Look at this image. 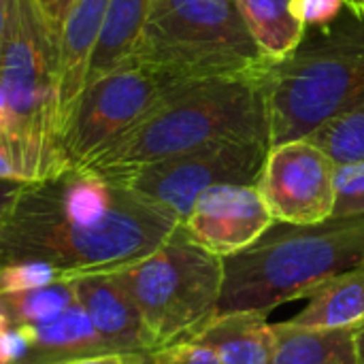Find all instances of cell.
Listing matches in <instances>:
<instances>
[{
	"label": "cell",
	"mask_w": 364,
	"mask_h": 364,
	"mask_svg": "<svg viewBox=\"0 0 364 364\" xmlns=\"http://www.w3.org/2000/svg\"><path fill=\"white\" fill-rule=\"evenodd\" d=\"M273 331L271 364H358L356 328H301L277 322Z\"/></svg>",
	"instance_id": "ac0fdd59"
},
{
	"label": "cell",
	"mask_w": 364,
	"mask_h": 364,
	"mask_svg": "<svg viewBox=\"0 0 364 364\" xmlns=\"http://www.w3.org/2000/svg\"><path fill=\"white\" fill-rule=\"evenodd\" d=\"M113 273L139 309L154 352L192 337L220 311L224 262L181 224L156 252Z\"/></svg>",
	"instance_id": "52a82bcc"
},
{
	"label": "cell",
	"mask_w": 364,
	"mask_h": 364,
	"mask_svg": "<svg viewBox=\"0 0 364 364\" xmlns=\"http://www.w3.org/2000/svg\"><path fill=\"white\" fill-rule=\"evenodd\" d=\"M11 6H13V0H0V49H2L4 36H6V30H9Z\"/></svg>",
	"instance_id": "f546056e"
},
{
	"label": "cell",
	"mask_w": 364,
	"mask_h": 364,
	"mask_svg": "<svg viewBox=\"0 0 364 364\" xmlns=\"http://www.w3.org/2000/svg\"><path fill=\"white\" fill-rule=\"evenodd\" d=\"M73 277L47 286L0 294V318L9 326H38L62 316L75 305Z\"/></svg>",
	"instance_id": "ffe728a7"
},
{
	"label": "cell",
	"mask_w": 364,
	"mask_h": 364,
	"mask_svg": "<svg viewBox=\"0 0 364 364\" xmlns=\"http://www.w3.org/2000/svg\"><path fill=\"white\" fill-rule=\"evenodd\" d=\"M346 4H348V9H350L352 13L364 17V0H346Z\"/></svg>",
	"instance_id": "1f68e13d"
},
{
	"label": "cell",
	"mask_w": 364,
	"mask_h": 364,
	"mask_svg": "<svg viewBox=\"0 0 364 364\" xmlns=\"http://www.w3.org/2000/svg\"><path fill=\"white\" fill-rule=\"evenodd\" d=\"M0 85L9 105V143L26 181L70 168L60 115L58 43L34 0H13L0 49Z\"/></svg>",
	"instance_id": "5b68a950"
},
{
	"label": "cell",
	"mask_w": 364,
	"mask_h": 364,
	"mask_svg": "<svg viewBox=\"0 0 364 364\" xmlns=\"http://www.w3.org/2000/svg\"><path fill=\"white\" fill-rule=\"evenodd\" d=\"M21 328L28 337V352L19 364H66L96 354H109L79 303L70 305L51 322Z\"/></svg>",
	"instance_id": "9a60e30c"
},
{
	"label": "cell",
	"mask_w": 364,
	"mask_h": 364,
	"mask_svg": "<svg viewBox=\"0 0 364 364\" xmlns=\"http://www.w3.org/2000/svg\"><path fill=\"white\" fill-rule=\"evenodd\" d=\"M149 364H222L218 354L192 339L171 343L149 354Z\"/></svg>",
	"instance_id": "cb8c5ba5"
},
{
	"label": "cell",
	"mask_w": 364,
	"mask_h": 364,
	"mask_svg": "<svg viewBox=\"0 0 364 364\" xmlns=\"http://www.w3.org/2000/svg\"><path fill=\"white\" fill-rule=\"evenodd\" d=\"M364 215V162L343 164L335 171L333 218Z\"/></svg>",
	"instance_id": "603a6c76"
},
{
	"label": "cell",
	"mask_w": 364,
	"mask_h": 364,
	"mask_svg": "<svg viewBox=\"0 0 364 364\" xmlns=\"http://www.w3.org/2000/svg\"><path fill=\"white\" fill-rule=\"evenodd\" d=\"M224 139L269 143L260 77L173 83L126 136L81 168L115 179Z\"/></svg>",
	"instance_id": "7a4b0ae2"
},
{
	"label": "cell",
	"mask_w": 364,
	"mask_h": 364,
	"mask_svg": "<svg viewBox=\"0 0 364 364\" xmlns=\"http://www.w3.org/2000/svg\"><path fill=\"white\" fill-rule=\"evenodd\" d=\"M364 260V215L318 224L273 222L252 245L222 258L220 311L271 314Z\"/></svg>",
	"instance_id": "3957f363"
},
{
	"label": "cell",
	"mask_w": 364,
	"mask_h": 364,
	"mask_svg": "<svg viewBox=\"0 0 364 364\" xmlns=\"http://www.w3.org/2000/svg\"><path fill=\"white\" fill-rule=\"evenodd\" d=\"M21 188H23V183H19V181L0 179V230H2V224H4V220H6V215H9V211H11Z\"/></svg>",
	"instance_id": "f1b7e54d"
},
{
	"label": "cell",
	"mask_w": 364,
	"mask_h": 364,
	"mask_svg": "<svg viewBox=\"0 0 364 364\" xmlns=\"http://www.w3.org/2000/svg\"><path fill=\"white\" fill-rule=\"evenodd\" d=\"M188 339L211 348L222 364H271L275 352V331L262 311L215 314Z\"/></svg>",
	"instance_id": "5bb4252c"
},
{
	"label": "cell",
	"mask_w": 364,
	"mask_h": 364,
	"mask_svg": "<svg viewBox=\"0 0 364 364\" xmlns=\"http://www.w3.org/2000/svg\"><path fill=\"white\" fill-rule=\"evenodd\" d=\"M267 154V141L224 139L194 151L141 166L111 181H117L139 196L168 209L179 218V222H183L205 190L224 183L256 186L264 168Z\"/></svg>",
	"instance_id": "ba28073f"
},
{
	"label": "cell",
	"mask_w": 364,
	"mask_h": 364,
	"mask_svg": "<svg viewBox=\"0 0 364 364\" xmlns=\"http://www.w3.org/2000/svg\"><path fill=\"white\" fill-rule=\"evenodd\" d=\"M356 352H358V364H364V324L356 328Z\"/></svg>",
	"instance_id": "4dcf8cb0"
},
{
	"label": "cell",
	"mask_w": 364,
	"mask_h": 364,
	"mask_svg": "<svg viewBox=\"0 0 364 364\" xmlns=\"http://www.w3.org/2000/svg\"><path fill=\"white\" fill-rule=\"evenodd\" d=\"M177 81L128 64L90 83L66 126L64 147L73 166H85L126 136Z\"/></svg>",
	"instance_id": "9c48e42d"
},
{
	"label": "cell",
	"mask_w": 364,
	"mask_h": 364,
	"mask_svg": "<svg viewBox=\"0 0 364 364\" xmlns=\"http://www.w3.org/2000/svg\"><path fill=\"white\" fill-rule=\"evenodd\" d=\"M75 277L62 269H55L45 262H11L0 264V294L30 290L38 286H47L60 279Z\"/></svg>",
	"instance_id": "7402d4cb"
},
{
	"label": "cell",
	"mask_w": 364,
	"mask_h": 364,
	"mask_svg": "<svg viewBox=\"0 0 364 364\" xmlns=\"http://www.w3.org/2000/svg\"><path fill=\"white\" fill-rule=\"evenodd\" d=\"M151 0H109L96 47L92 51L85 87L96 79L132 62Z\"/></svg>",
	"instance_id": "2e32d148"
},
{
	"label": "cell",
	"mask_w": 364,
	"mask_h": 364,
	"mask_svg": "<svg viewBox=\"0 0 364 364\" xmlns=\"http://www.w3.org/2000/svg\"><path fill=\"white\" fill-rule=\"evenodd\" d=\"M149 354H96L66 364H145Z\"/></svg>",
	"instance_id": "83f0119b"
},
{
	"label": "cell",
	"mask_w": 364,
	"mask_h": 364,
	"mask_svg": "<svg viewBox=\"0 0 364 364\" xmlns=\"http://www.w3.org/2000/svg\"><path fill=\"white\" fill-rule=\"evenodd\" d=\"M239 13L269 62L286 58L303 38L305 26L292 11V0H235Z\"/></svg>",
	"instance_id": "d6986e66"
},
{
	"label": "cell",
	"mask_w": 364,
	"mask_h": 364,
	"mask_svg": "<svg viewBox=\"0 0 364 364\" xmlns=\"http://www.w3.org/2000/svg\"><path fill=\"white\" fill-rule=\"evenodd\" d=\"M179 218L90 168L23 183L0 230V264L45 262L70 275L113 271L156 252Z\"/></svg>",
	"instance_id": "6da1fadb"
},
{
	"label": "cell",
	"mask_w": 364,
	"mask_h": 364,
	"mask_svg": "<svg viewBox=\"0 0 364 364\" xmlns=\"http://www.w3.org/2000/svg\"><path fill=\"white\" fill-rule=\"evenodd\" d=\"M0 179L4 181H19V183H28L23 177V171L13 154V147L6 139L4 132H0Z\"/></svg>",
	"instance_id": "4316f807"
},
{
	"label": "cell",
	"mask_w": 364,
	"mask_h": 364,
	"mask_svg": "<svg viewBox=\"0 0 364 364\" xmlns=\"http://www.w3.org/2000/svg\"><path fill=\"white\" fill-rule=\"evenodd\" d=\"M305 307L286 320L301 328H358L364 324V260L309 292Z\"/></svg>",
	"instance_id": "e0dca14e"
},
{
	"label": "cell",
	"mask_w": 364,
	"mask_h": 364,
	"mask_svg": "<svg viewBox=\"0 0 364 364\" xmlns=\"http://www.w3.org/2000/svg\"><path fill=\"white\" fill-rule=\"evenodd\" d=\"M346 9V0H292V11L305 28L326 26L335 21Z\"/></svg>",
	"instance_id": "d4e9b609"
},
{
	"label": "cell",
	"mask_w": 364,
	"mask_h": 364,
	"mask_svg": "<svg viewBox=\"0 0 364 364\" xmlns=\"http://www.w3.org/2000/svg\"><path fill=\"white\" fill-rule=\"evenodd\" d=\"M337 164L311 141L299 139L269 147L256 183L275 222L318 224L335 211Z\"/></svg>",
	"instance_id": "30bf717a"
},
{
	"label": "cell",
	"mask_w": 364,
	"mask_h": 364,
	"mask_svg": "<svg viewBox=\"0 0 364 364\" xmlns=\"http://www.w3.org/2000/svg\"><path fill=\"white\" fill-rule=\"evenodd\" d=\"M145 364H149V358H147V363H145Z\"/></svg>",
	"instance_id": "d6a6232c"
},
{
	"label": "cell",
	"mask_w": 364,
	"mask_h": 364,
	"mask_svg": "<svg viewBox=\"0 0 364 364\" xmlns=\"http://www.w3.org/2000/svg\"><path fill=\"white\" fill-rule=\"evenodd\" d=\"M273 222L256 186L224 183L205 190L181 226L196 245L226 258L252 245Z\"/></svg>",
	"instance_id": "8fae6325"
},
{
	"label": "cell",
	"mask_w": 364,
	"mask_h": 364,
	"mask_svg": "<svg viewBox=\"0 0 364 364\" xmlns=\"http://www.w3.org/2000/svg\"><path fill=\"white\" fill-rule=\"evenodd\" d=\"M38 11L43 13L55 43L60 41V34H62V28H64V21H66V15L70 11V6L75 4V0H34Z\"/></svg>",
	"instance_id": "484cf974"
},
{
	"label": "cell",
	"mask_w": 364,
	"mask_h": 364,
	"mask_svg": "<svg viewBox=\"0 0 364 364\" xmlns=\"http://www.w3.org/2000/svg\"><path fill=\"white\" fill-rule=\"evenodd\" d=\"M109 0H75L70 6L60 41H58V75H60V115L66 126L85 90V77L96 47L105 9Z\"/></svg>",
	"instance_id": "4fadbf2b"
},
{
	"label": "cell",
	"mask_w": 364,
	"mask_h": 364,
	"mask_svg": "<svg viewBox=\"0 0 364 364\" xmlns=\"http://www.w3.org/2000/svg\"><path fill=\"white\" fill-rule=\"evenodd\" d=\"M269 147L309 136L337 113L364 102V17L346 9L260 77Z\"/></svg>",
	"instance_id": "277c9868"
},
{
	"label": "cell",
	"mask_w": 364,
	"mask_h": 364,
	"mask_svg": "<svg viewBox=\"0 0 364 364\" xmlns=\"http://www.w3.org/2000/svg\"><path fill=\"white\" fill-rule=\"evenodd\" d=\"M75 299L87 314L109 354H151L147 328L113 271H90L73 277Z\"/></svg>",
	"instance_id": "7c38bea8"
},
{
	"label": "cell",
	"mask_w": 364,
	"mask_h": 364,
	"mask_svg": "<svg viewBox=\"0 0 364 364\" xmlns=\"http://www.w3.org/2000/svg\"><path fill=\"white\" fill-rule=\"evenodd\" d=\"M168 81L262 77L273 64L235 0H151L132 62Z\"/></svg>",
	"instance_id": "8992f818"
},
{
	"label": "cell",
	"mask_w": 364,
	"mask_h": 364,
	"mask_svg": "<svg viewBox=\"0 0 364 364\" xmlns=\"http://www.w3.org/2000/svg\"><path fill=\"white\" fill-rule=\"evenodd\" d=\"M305 139L320 147L337 166L364 162V102L337 113Z\"/></svg>",
	"instance_id": "44dd1931"
}]
</instances>
